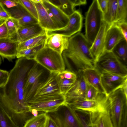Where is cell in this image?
<instances>
[{"instance_id":"9a60e30c","label":"cell","mask_w":127,"mask_h":127,"mask_svg":"<svg viewBox=\"0 0 127 127\" xmlns=\"http://www.w3.org/2000/svg\"><path fill=\"white\" fill-rule=\"evenodd\" d=\"M110 26L103 21L99 30L90 48V52L96 63L102 54L106 33Z\"/></svg>"},{"instance_id":"d590c367","label":"cell","mask_w":127,"mask_h":127,"mask_svg":"<svg viewBox=\"0 0 127 127\" xmlns=\"http://www.w3.org/2000/svg\"><path fill=\"white\" fill-rule=\"evenodd\" d=\"M98 92L94 87L87 83L85 93V99L90 100L95 99Z\"/></svg>"},{"instance_id":"3957f363","label":"cell","mask_w":127,"mask_h":127,"mask_svg":"<svg viewBox=\"0 0 127 127\" xmlns=\"http://www.w3.org/2000/svg\"><path fill=\"white\" fill-rule=\"evenodd\" d=\"M107 96L110 104L107 110L113 127H127V96L122 88Z\"/></svg>"},{"instance_id":"b9f144b4","label":"cell","mask_w":127,"mask_h":127,"mask_svg":"<svg viewBox=\"0 0 127 127\" xmlns=\"http://www.w3.org/2000/svg\"><path fill=\"white\" fill-rule=\"evenodd\" d=\"M8 37V30L5 22L0 26V39Z\"/></svg>"},{"instance_id":"4316f807","label":"cell","mask_w":127,"mask_h":127,"mask_svg":"<svg viewBox=\"0 0 127 127\" xmlns=\"http://www.w3.org/2000/svg\"><path fill=\"white\" fill-rule=\"evenodd\" d=\"M48 118L45 113H40L28 120L23 127H46Z\"/></svg>"},{"instance_id":"2e32d148","label":"cell","mask_w":127,"mask_h":127,"mask_svg":"<svg viewBox=\"0 0 127 127\" xmlns=\"http://www.w3.org/2000/svg\"><path fill=\"white\" fill-rule=\"evenodd\" d=\"M19 42L8 37L0 39V56L11 61L16 57Z\"/></svg>"},{"instance_id":"ab89813d","label":"cell","mask_w":127,"mask_h":127,"mask_svg":"<svg viewBox=\"0 0 127 127\" xmlns=\"http://www.w3.org/2000/svg\"><path fill=\"white\" fill-rule=\"evenodd\" d=\"M0 2L7 8L10 9L17 6L18 4V0H0Z\"/></svg>"},{"instance_id":"e575fe53","label":"cell","mask_w":127,"mask_h":127,"mask_svg":"<svg viewBox=\"0 0 127 127\" xmlns=\"http://www.w3.org/2000/svg\"><path fill=\"white\" fill-rule=\"evenodd\" d=\"M21 4L34 17L38 20V16L35 6L32 0H18Z\"/></svg>"},{"instance_id":"7c38bea8","label":"cell","mask_w":127,"mask_h":127,"mask_svg":"<svg viewBox=\"0 0 127 127\" xmlns=\"http://www.w3.org/2000/svg\"><path fill=\"white\" fill-rule=\"evenodd\" d=\"M77 78L64 95L65 103L85 99L87 83L82 71L76 73Z\"/></svg>"},{"instance_id":"83f0119b","label":"cell","mask_w":127,"mask_h":127,"mask_svg":"<svg viewBox=\"0 0 127 127\" xmlns=\"http://www.w3.org/2000/svg\"><path fill=\"white\" fill-rule=\"evenodd\" d=\"M45 43L39 45L19 51L16 56L18 59L24 58L29 60H33L37 53L45 46Z\"/></svg>"},{"instance_id":"7dc6e473","label":"cell","mask_w":127,"mask_h":127,"mask_svg":"<svg viewBox=\"0 0 127 127\" xmlns=\"http://www.w3.org/2000/svg\"><path fill=\"white\" fill-rule=\"evenodd\" d=\"M6 20L2 19H0V26L5 22Z\"/></svg>"},{"instance_id":"7a4b0ae2","label":"cell","mask_w":127,"mask_h":127,"mask_svg":"<svg viewBox=\"0 0 127 127\" xmlns=\"http://www.w3.org/2000/svg\"><path fill=\"white\" fill-rule=\"evenodd\" d=\"M92 45L80 32L69 38L68 47L62 54L64 57L72 63L76 73L96 67L95 62L90 51Z\"/></svg>"},{"instance_id":"277c9868","label":"cell","mask_w":127,"mask_h":127,"mask_svg":"<svg viewBox=\"0 0 127 127\" xmlns=\"http://www.w3.org/2000/svg\"><path fill=\"white\" fill-rule=\"evenodd\" d=\"M103 21V13L99 6L97 0L93 1L86 13L85 34L87 40L93 43Z\"/></svg>"},{"instance_id":"d4e9b609","label":"cell","mask_w":127,"mask_h":127,"mask_svg":"<svg viewBox=\"0 0 127 127\" xmlns=\"http://www.w3.org/2000/svg\"><path fill=\"white\" fill-rule=\"evenodd\" d=\"M48 36L47 32L39 36L24 41L19 43L18 52L37 46L45 43Z\"/></svg>"},{"instance_id":"4fadbf2b","label":"cell","mask_w":127,"mask_h":127,"mask_svg":"<svg viewBox=\"0 0 127 127\" xmlns=\"http://www.w3.org/2000/svg\"><path fill=\"white\" fill-rule=\"evenodd\" d=\"M69 18V22L66 27L61 29L47 32V33L58 34L69 38L80 32L82 28L83 20L81 12L78 10H75Z\"/></svg>"},{"instance_id":"f1b7e54d","label":"cell","mask_w":127,"mask_h":127,"mask_svg":"<svg viewBox=\"0 0 127 127\" xmlns=\"http://www.w3.org/2000/svg\"><path fill=\"white\" fill-rule=\"evenodd\" d=\"M127 0H118L116 19L114 23L127 22Z\"/></svg>"},{"instance_id":"52a82bcc","label":"cell","mask_w":127,"mask_h":127,"mask_svg":"<svg viewBox=\"0 0 127 127\" xmlns=\"http://www.w3.org/2000/svg\"><path fill=\"white\" fill-rule=\"evenodd\" d=\"M30 110H35L45 113L53 111L65 103L62 94L32 98L27 102Z\"/></svg>"},{"instance_id":"8d00e7d4","label":"cell","mask_w":127,"mask_h":127,"mask_svg":"<svg viewBox=\"0 0 127 127\" xmlns=\"http://www.w3.org/2000/svg\"><path fill=\"white\" fill-rule=\"evenodd\" d=\"M59 73L64 78L75 81L77 79L76 73L73 71L67 70H64Z\"/></svg>"},{"instance_id":"30bf717a","label":"cell","mask_w":127,"mask_h":127,"mask_svg":"<svg viewBox=\"0 0 127 127\" xmlns=\"http://www.w3.org/2000/svg\"><path fill=\"white\" fill-rule=\"evenodd\" d=\"M58 73H50L45 81L40 82L33 96L30 99L39 97L61 94L60 89Z\"/></svg>"},{"instance_id":"ac0fdd59","label":"cell","mask_w":127,"mask_h":127,"mask_svg":"<svg viewBox=\"0 0 127 127\" xmlns=\"http://www.w3.org/2000/svg\"><path fill=\"white\" fill-rule=\"evenodd\" d=\"M48 34L45 47L62 54L63 51L68 47L69 38L57 33H48Z\"/></svg>"},{"instance_id":"cb8c5ba5","label":"cell","mask_w":127,"mask_h":127,"mask_svg":"<svg viewBox=\"0 0 127 127\" xmlns=\"http://www.w3.org/2000/svg\"><path fill=\"white\" fill-rule=\"evenodd\" d=\"M118 6V0H108L107 7L103 14V21L109 25L115 22Z\"/></svg>"},{"instance_id":"603a6c76","label":"cell","mask_w":127,"mask_h":127,"mask_svg":"<svg viewBox=\"0 0 127 127\" xmlns=\"http://www.w3.org/2000/svg\"><path fill=\"white\" fill-rule=\"evenodd\" d=\"M38 64L36 63L34 64L28 72L24 87V97L31 88L40 82L43 70L38 68Z\"/></svg>"},{"instance_id":"d6a6232c","label":"cell","mask_w":127,"mask_h":127,"mask_svg":"<svg viewBox=\"0 0 127 127\" xmlns=\"http://www.w3.org/2000/svg\"><path fill=\"white\" fill-rule=\"evenodd\" d=\"M8 30V37L12 38L15 35L16 32L19 28L18 20L11 17L6 20L5 22Z\"/></svg>"},{"instance_id":"5b68a950","label":"cell","mask_w":127,"mask_h":127,"mask_svg":"<svg viewBox=\"0 0 127 127\" xmlns=\"http://www.w3.org/2000/svg\"><path fill=\"white\" fill-rule=\"evenodd\" d=\"M33 60L47 69L50 73H59L65 70L62 54L45 47L36 55Z\"/></svg>"},{"instance_id":"8992f818","label":"cell","mask_w":127,"mask_h":127,"mask_svg":"<svg viewBox=\"0 0 127 127\" xmlns=\"http://www.w3.org/2000/svg\"><path fill=\"white\" fill-rule=\"evenodd\" d=\"M45 113L58 127H82L74 110L65 103L55 110Z\"/></svg>"},{"instance_id":"c3c4849f","label":"cell","mask_w":127,"mask_h":127,"mask_svg":"<svg viewBox=\"0 0 127 127\" xmlns=\"http://www.w3.org/2000/svg\"><path fill=\"white\" fill-rule=\"evenodd\" d=\"M2 58L0 56V65L2 63Z\"/></svg>"},{"instance_id":"f35d334b","label":"cell","mask_w":127,"mask_h":127,"mask_svg":"<svg viewBox=\"0 0 127 127\" xmlns=\"http://www.w3.org/2000/svg\"><path fill=\"white\" fill-rule=\"evenodd\" d=\"M11 17L10 13L0 2V18L6 20Z\"/></svg>"},{"instance_id":"d6986e66","label":"cell","mask_w":127,"mask_h":127,"mask_svg":"<svg viewBox=\"0 0 127 127\" xmlns=\"http://www.w3.org/2000/svg\"><path fill=\"white\" fill-rule=\"evenodd\" d=\"M46 32L38 23L20 28L18 29L16 32V40L19 43L22 42Z\"/></svg>"},{"instance_id":"bcb514c9","label":"cell","mask_w":127,"mask_h":127,"mask_svg":"<svg viewBox=\"0 0 127 127\" xmlns=\"http://www.w3.org/2000/svg\"><path fill=\"white\" fill-rule=\"evenodd\" d=\"M122 88L125 95L127 96V81L124 84Z\"/></svg>"},{"instance_id":"7402d4cb","label":"cell","mask_w":127,"mask_h":127,"mask_svg":"<svg viewBox=\"0 0 127 127\" xmlns=\"http://www.w3.org/2000/svg\"><path fill=\"white\" fill-rule=\"evenodd\" d=\"M91 127H113L107 109L91 112Z\"/></svg>"},{"instance_id":"ffe728a7","label":"cell","mask_w":127,"mask_h":127,"mask_svg":"<svg viewBox=\"0 0 127 127\" xmlns=\"http://www.w3.org/2000/svg\"><path fill=\"white\" fill-rule=\"evenodd\" d=\"M42 1L38 2H33L37 11L38 24L47 32L58 30L57 27L49 16L46 9L42 4Z\"/></svg>"},{"instance_id":"74e56055","label":"cell","mask_w":127,"mask_h":127,"mask_svg":"<svg viewBox=\"0 0 127 127\" xmlns=\"http://www.w3.org/2000/svg\"><path fill=\"white\" fill-rule=\"evenodd\" d=\"M9 72L0 69V88L4 86L7 82Z\"/></svg>"},{"instance_id":"f6af8a7d","label":"cell","mask_w":127,"mask_h":127,"mask_svg":"<svg viewBox=\"0 0 127 127\" xmlns=\"http://www.w3.org/2000/svg\"><path fill=\"white\" fill-rule=\"evenodd\" d=\"M46 127H58L54 122L48 117Z\"/></svg>"},{"instance_id":"ba28073f","label":"cell","mask_w":127,"mask_h":127,"mask_svg":"<svg viewBox=\"0 0 127 127\" xmlns=\"http://www.w3.org/2000/svg\"><path fill=\"white\" fill-rule=\"evenodd\" d=\"M96 67L100 71H105L122 75H127V65L111 51L105 53L96 63Z\"/></svg>"},{"instance_id":"60d3db41","label":"cell","mask_w":127,"mask_h":127,"mask_svg":"<svg viewBox=\"0 0 127 127\" xmlns=\"http://www.w3.org/2000/svg\"><path fill=\"white\" fill-rule=\"evenodd\" d=\"M115 24L118 26L125 39L127 41V22H122Z\"/></svg>"},{"instance_id":"8fae6325","label":"cell","mask_w":127,"mask_h":127,"mask_svg":"<svg viewBox=\"0 0 127 127\" xmlns=\"http://www.w3.org/2000/svg\"><path fill=\"white\" fill-rule=\"evenodd\" d=\"M101 71L102 85L107 96L116 90L122 88L127 81V75H122L105 71Z\"/></svg>"},{"instance_id":"7bdbcfd3","label":"cell","mask_w":127,"mask_h":127,"mask_svg":"<svg viewBox=\"0 0 127 127\" xmlns=\"http://www.w3.org/2000/svg\"><path fill=\"white\" fill-rule=\"evenodd\" d=\"M108 0H97L99 7L103 14L106 11Z\"/></svg>"},{"instance_id":"9c48e42d","label":"cell","mask_w":127,"mask_h":127,"mask_svg":"<svg viewBox=\"0 0 127 127\" xmlns=\"http://www.w3.org/2000/svg\"><path fill=\"white\" fill-rule=\"evenodd\" d=\"M109 104V100L106 95L99 93L95 99L84 100L66 104L73 109L94 112L107 109Z\"/></svg>"},{"instance_id":"44dd1931","label":"cell","mask_w":127,"mask_h":127,"mask_svg":"<svg viewBox=\"0 0 127 127\" xmlns=\"http://www.w3.org/2000/svg\"><path fill=\"white\" fill-rule=\"evenodd\" d=\"M82 72L87 83L94 87L99 93L105 94L101 84L100 70L95 67L85 69Z\"/></svg>"},{"instance_id":"ee69618b","label":"cell","mask_w":127,"mask_h":127,"mask_svg":"<svg viewBox=\"0 0 127 127\" xmlns=\"http://www.w3.org/2000/svg\"><path fill=\"white\" fill-rule=\"evenodd\" d=\"M72 1L75 7L85 5L87 3L86 0H72Z\"/></svg>"},{"instance_id":"f546056e","label":"cell","mask_w":127,"mask_h":127,"mask_svg":"<svg viewBox=\"0 0 127 127\" xmlns=\"http://www.w3.org/2000/svg\"><path fill=\"white\" fill-rule=\"evenodd\" d=\"M73 110L82 127H91L90 112L77 109Z\"/></svg>"},{"instance_id":"4dcf8cb0","label":"cell","mask_w":127,"mask_h":127,"mask_svg":"<svg viewBox=\"0 0 127 127\" xmlns=\"http://www.w3.org/2000/svg\"><path fill=\"white\" fill-rule=\"evenodd\" d=\"M0 127H20L15 124L0 105Z\"/></svg>"},{"instance_id":"e0dca14e","label":"cell","mask_w":127,"mask_h":127,"mask_svg":"<svg viewBox=\"0 0 127 127\" xmlns=\"http://www.w3.org/2000/svg\"><path fill=\"white\" fill-rule=\"evenodd\" d=\"M124 38V36L116 24L110 25L106 33L102 54L111 52L115 46Z\"/></svg>"},{"instance_id":"6da1fadb","label":"cell","mask_w":127,"mask_h":127,"mask_svg":"<svg viewBox=\"0 0 127 127\" xmlns=\"http://www.w3.org/2000/svg\"><path fill=\"white\" fill-rule=\"evenodd\" d=\"M30 60L18 59L9 72L5 85L0 88V105L16 125L23 122L30 111L24 98V90Z\"/></svg>"},{"instance_id":"681fc988","label":"cell","mask_w":127,"mask_h":127,"mask_svg":"<svg viewBox=\"0 0 127 127\" xmlns=\"http://www.w3.org/2000/svg\"><path fill=\"white\" fill-rule=\"evenodd\" d=\"M0 19H1L0 18Z\"/></svg>"},{"instance_id":"484cf974","label":"cell","mask_w":127,"mask_h":127,"mask_svg":"<svg viewBox=\"0 0 127 127\" xmlns=\"http://www.w3.org/2000/svg\"><path fill=\"white\" fill-rule=\"evenodd\" d=\"M112 52L120 60L127 65V41L125 38L121 40L115 46Z\"/></svg>"},{"instance_id":"1f68e13d","label":"cell","mask_w":127,"mask_h":127,"mask_svg":"<svg viewBox=\"0 0 127 127\" xmlns=\"http://www.w3.org/2000/svg\"><path fill=\"white\" fill-rule=\"evenodd\" d=\"M58 77L61 93L64 96L75 81L64 78L59 73Z\"/></svg>"},{"instance_id":"5bb4252c","label":"cell","mask_w":127,"mask_h":127,"mask_svg":"<svg viewBox=\"0 0 127 127\" xmlns=\"http://www.w3.org/2000/svg\"><path fill=\"white\" fill-rule=\"evenodd\" d=\"M42 3L58 30L62 29L67 25L69 17L59 8L51 4L48 0H42Z\"/></svg>"},{"instance_id":"836d02e7","label":"cell","mask_w":127,"mask_h":127,"mask_svg":"<svg viewBox=\"0 0 127 127\" xmlns=\"http://www.w3.org/2000/svg\"><path fill=\"white\" fill-rule=\"evenodd\" d=\"M60 4L59 8L68 17L75 11V7L72 0H60Z\"/></svg>"}]
</instances>
